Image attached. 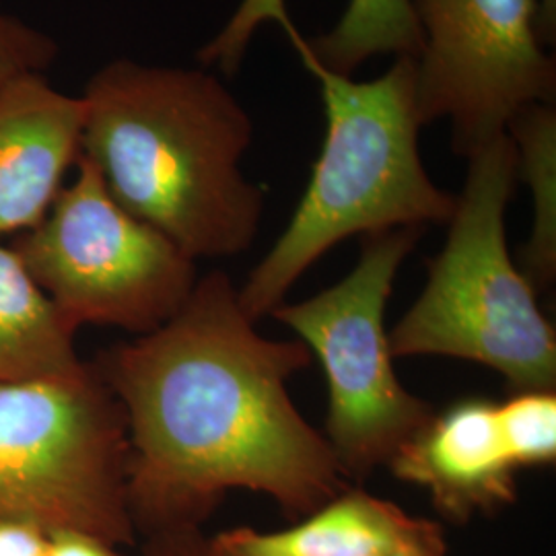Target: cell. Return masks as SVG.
I'll return each mask as SVG.
<instances>
[{
    "label": "cell",
    "mask_w": 556,
    "mask_h": 556,
    "mask_svg": "<svg viewBox=\"0 0 556 556\" xmlns=\"http://www.w3.org/2000/svg\"><path fill=\"white\" fill-rule=\"evenodd\" d=\"M80 100V157L128 213L197 262L254 243L266 194L241 172L254 122L217 75L116 59Z\"/></svg>",
    "instance_id": "2"
},
{
    "label": "cell",
    "mask_w": 556,
    "mask_h": 556,
    "mask_svg": "<svg viewBox=\"0 0 556 556\" xmlns=\"http://www.w3.org/2000/svg\"><path fill=\"white\" fill-rule=\"evenodd\" d=\"M312 56L328 71L353 77L376 56H417V23L408 0H349L342 17L318 40L307 41Z\"/></svg>",
    "instance_id": "14"
},
{
    "label": "cell",
    "mask_w": 556,
    "mask_h": 556,
    "mask_svg": "<svg viewBox=\"0 0 556 556\" xmlns=\"http://www.w3.org/2000/svg\"><path fill=\"white\" fill-rule=\"evenodd\" d=\"M126 466L124 415L96 363L0 386V519L135 546Z\"/></svg>",
    "instance_id": "5"
},
{
    "label": "cell",
    "mask_w": 556,
    "mask_h": 556,
    "mask_svg": "<svg viewBox=\"0 0 556 556\" xmlns=\"http://www.w3.org/2000/svg\"><path fill=\"white\" fill-rule=\"evenodd\" d=\"M56 56L52 36L0 9V87L25 75H46Z\"/></svg>",
    "instance_id": "17"
},
{
    "label": "cell",
    "mask_w": 556,
    "mask_h": 556,
    "mask_svg": "<svg viewBox=\"0 0 556 556\" xmlns=\"http://www.w3.org/2000/svg\"><path fill=\"white\" fill-rule=\"evenodd\" d=\"M390 472L425 489L441 519L466 526L493 517L517 501V468L498 433L497 402L462 397L408 439Z\"/></svg>",
    "instance_id": "9"
},
{
    "label": "cell",
    "mask_w": 556,
    "mask_h": 556,
    "mask_svg": "<svg viewBox=\"0 0 556 556\" xmlns=\"http://www.w3.org/2000/svg\"><path fill=\"white\" fill-rule=\"evenodd\" d=\"M517 155V178L532 199L530 238L521 248L519 268L536 293L556 280V110L555 103L523 108L505 132Z\"/></svg>",
    "instance_id": "13"
},
{
    "label": "cell",
    "mask_w": 556,
    "mask_h": 556,
    "mask_svg": "<svg viewBox=\"0 0 556 556\" xmlns=\"http://www.w3.org/2000/svg\"><path fill=\"white\" fill-rule=\"evenodd\" d=\"M140 556H225L202 528H184L142 538Z\"/></svg>",
    "instance_id": "18"
},
{
    "label": "cell",
    "mask_w": 556,
    "mask_h": 556,
    "mask_svg": "<svg viewBox=\"0 0 556 556\" xmlns=\"http://www.w3.org/2000/svg\"><path fill=\"white\" fill-rule=\"evenodd\" d=\"M466 161L445 243L429 262L425 289L390 332L392 355L472 361L503 376L511 392L555 390V326L507 245L516 149L503 135Z\"/></svg>",
    "instance_id": "4"
},
{
    "label": "cell",
    "mask_w": 556,
    "mask_h": 556,
    "mask_svg": "<svg viewBox=\"0 0 556 556\" xmlns=\"http://www.w3.org/2000/svg\"><path fill=\"white\" fill-rule=\"evenodd\" d=\"M422 227L361 238L355 268L318 295L270 314L291 328L328 381L326 439L349 480L369 477L435 415L397 378L386 309Z\"/></svg>",
    "instance_id": "6"
},
{
    "label": "cell",
    "mask_w": 556,
    "mask_h": 556,
    "mask_svg": "<svg viewBox=\"0 0 556 556\" xmlns=\"http://www.w3.org/2000/svg\"><path fill=\"white\" fill-rule=\"evenodd\" d=\"M268 17L285 27L318 80L326 135L293 217L238 289L254 321L285 303L299 278L340 241L447 225L456 206V194L439 188L420 157L415 60L397 56L378 79L355 80L312 56L282 2Z\"/></svg>",
    "instance_id": "3"
},
{
    "label": "cell",
    "mask_w": 556,
    "mask_h": 556,
    "mask_svg": "<svg viewBox=\"0 0 556 556\" xmlns=\"http://www.w3.org/2000/svg\"><path fill=\"white\" fill-rule=\"evenodd\" d=\"M0 556L126 555L116 544L77 530L0 519Z\"/></svg>",
    "instance_id": "16"
},
{
    "label": "cell",
    "mask_w": 556,
    "mask_h": 556,
    "mask_svg": "<svg viewBox=\"0 0 556 556\" xmlns=\"http://www.w3.org/2000/svg\"><path fill=\"white\" fill-rule=\"evenodd\" d=\"M11 248L77 332L149 334L178 314L200 278L197 260L118 204L85 157L46 217Z\"/></svg>",
    "instance_id": "7"
},
{
    "label": "cell",
    "mask_w": 556,
    "mask_h": 556,
    "mask_svg": "<svg viewBox=\"0 0 556 556\" xmlns=\"http://www.w3.org/2000/svg\"><path fill=\"white\" fill-rule=\"evenodd\" d=\"M85 103L25 75L0 87V239L36 227L80 160Z\"/></svg>",
    "instance_id": "10"
},
{
    "label": "cell",
    "mask_w": 556,
    "mask_h": 556,
    "mask_svg": "<svg viewBox=\"0 0 556 556\" xmlns=\"http://www.w3.org/2000/svg\"><path fill=\"white\" fill-rule=\"evenodd\" d=\"M498 433L517 472L556 462V392H511L497 404Z\"/></svg>",
    "instance_id": "15"
},
{
    "label": "cell",
    "mask_w": 556,
    "mask_h": 556,
    "mask_svg": "<svg viewBox=\"0 0 556 556\" xmlns=\"http://www.w3.org/2000/svg\"><path fill=\"white\" fill-rule=\"evenodd\" d=\"M427 521L388 498L349 486L291 528H229L213 540L225 556H371L417 536Z\"/></svg>",
    "instance_id": "11"
},
{
    "label": "cell",
    "mask_w": 556,
    "mask_h": 556,
    "mask_svg": "<svg viewBox=\"0 0 556 556\" xmlns=\"http://www.w3.org/2000/svg\"><path fill=\"white\" fill-rule=\"evenodd\" d=\"M540 7H542V36L546 46H553L556 36V0H540Z\"/></svg>",
    "instance_id": "20"
},
{
    "label": "cell",
    "mask_w": 556,
    "mask_h": 556,
    "mask_svg": "<svg viewBox=\"0 0 556 556\" xmlns=\"http://www.w3.org/2000/svg\"><path fill=\"white\" fill-rule=\"evenodd\" d=\"M420 48L415 91L422 126L447 119L468 160L507 132L523 108L555 103L556 60L540 0H408Z\"/></svg>",
    "instance_id": "8"
},
{
    "label": "cell",
    "mask_w": 556,
    "mask_h": 556,
    "mask_svg": "<svg viewBox=\"0 0 556 556\" xmlns=\"http://www.w3.org/2000/svg\"><path fill=\"white\" fill-rule=\"evenodd\" d=\"M312 361L301 340L260 334L223 270L199 278L161 328L101 353L126 422L137 536L202 528L238 489L301 519L351 486L289 394Z\"/></svg>",
    "instance_id": "1"
},
{
    "label": "cell",
    "mask_w": 556,
    "mask_h": 556,
    "mask_svg": "<svg viewBox=\"0 0 556 556\" xmlns=\"http://www.w3.org/2000/svg\"><path fill=\"white\" fill-rule=\"evenodd\" d=\"M77 330L43 295L11 245L0 243V386L79 371Z\"/></svg>",
    "instance_id": "12"
},
{
    "label": "cell",
    "mask_w": 556,
    "mask_h": 556,
    "mask_svg": "<svg viewBox=\"0 0 556 556\" xmlns=\"http://www.w3.org/2000/svg\"><path fill=\"white\" fill-rule=\"evenodd\" d=\"M371 556H447L443 526L435 519H429L417 536L408 538L406 542H400L396 546Z\"/></svg>",
    "instance_id": "19"
}]
</instances>
